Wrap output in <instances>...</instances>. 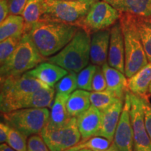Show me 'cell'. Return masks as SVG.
I'll use <instances>...</instances> for the list:
<instances>
[{"label":"cell","mask_w":151,"mask_h":151,"mask_svg":"<svg viewBox=\"0 0 151 151\" xmlns=\"http://www.w3.org/2000/svg\"><path fill=\"white\" fill-rule=\"evenodd\" d=\"M74 24L50 20H41L27 32L43 57L51 56L67 46L78 29Z\"/></svg>","instance_id":"6da1fadb"},{"label":"cell","mask_w":151,"mask_h":151,"mask_svg":"<svg viewBox=\"0 0 151 151\" xmlns=\"http://www.w3.org/2000/svg\"><path fill=\"white\" fill-rule=\"evenodd\" d=\"M119 20L124 38V74L129 78L145 67L148 60L138 30L135 15L121 12Z\"/></svg>","instance_id":"7a4b0ae2"},{"label":"cell","mask_w":151,"mask_h":151,"mask_svg":"<svg viewBox=\"0 0 151 151\" xmlns=\"http://www.w3.org/2000/svg\"><path fill=\"white\" fill-rule=\"evenodd\" d=\"M90 34L78 27L72 39L59 52L47 61L61 67L68 71L78 73L88 66L90 60Z\"/></svg>","instance_id":"3957f363"},{"label":"cell","mask_w":151,"mask_h":151,"mask_svg":"<svg viewBox=\"0 0 151 151\" xmlns=\"http://www.w3.org/2000/svg\"><path fill=\"white\" fill-rule=\"evenodd\" d=\"M46 60L38 50L28 34L24 32L13 53L1 65L0 79L21 76Z\"/></svg>","instance_id":"277c9868"},{"label":"cell","mask_w":151,"mask_h":151,"mask_svg":"<svg viewBox=\"0 0 151 151\" xmlns=\"http://www.w3.org/2000/svg\"><path fill=\"white\" fill-rule=\"evenodd\" d=\"M49 87L47 84L27 73L18 76L1 79V113L16 111L17 104L22 99L41 88Z\"/></svg>","instance_id":"5b68a950"},{"label":"cell","mask_w":151,"mask_h":151,"mask_svg":"<svg viewBox=\"0 0 151 151\" xmlns=\"http://www.w3.org/2000/svg\"><path fill=\"white\" fill-rule=\"evenodd\" d=\"M96 1L45 0L44 11L41 20H55L79 27L80 22Z\"/></svg>","instance_id":"8992f818"},{"label":"cell","mask_w":151,"mask_h":151,"mask_svg":"<svg viewBox=\"0 0 151 151\" xmlns=\"http://www.w3.org/2000/svg\"><path fill=\"white\" fill-rule=\"evenodd\" d=\"M1 114L9 127L31 137L39 134L46 127L50 112L47 108H24Z\"/></svg>","instance_id":"52a82bcc"},{"label":"cell","mask_w":151,"mask_h":151,"mask_svg":"<svg viewBox=\"0 0 151 151\" xmlns=\"http://www.w3.org/2000/svg\"><path fill=\"white\" fill-rule=\"evenodd\" d=\"M121 12L104 1H97L88 11V14L79 24L90 34L99 30L109 29L120 19Z\"/></svg>","instance_id":"ba28073f"},{"label":"cell","mask_w":151,"mask_h":151,"mask_svg":"<svg viewBox=\"0 0 151 151\" xmlns=\"http://www.w3.org/2000/svg\"><path fill=\"white\" fill-rule=\"evenodd\" d=\"M130 116L133 128V151H151V139L145 124L143 98L130 92Z\"/></svg>","instance_id":"9c48e42d"},{"label":"cell","mask_w":151,"mask_h":151,"mask_svg":"<svg viewBox=\"0 0 151 151\" xmlns=\"http://www.w3.org/2000/svg\"><path fill=\"white\" fill-rule=\"evenodd\" d=\"M130 108V92L128 90L124 97L123 109L113 139V142L120 151H133V128Z\"/></svg>","instance_id":"30bf717a"},{"label":"cell","mask_w":151,"mask_h":151,"mask_svg":"<svg viewBox=\"0 0 151 151\" xmlns=\"http://www.w3.org/2000/svg\"><path fill=\"white\" fill-rule=\"evenodd\" d=\"M108 64L111 67L124 73V44L122 29L120 20L111 28Z\"/></svg>","instance_id":"8fae6325"},{"label":"cell","mask_w":151,"mask_h":151,"mask_svg":"<svg viewBox=\"0 0 151 151\" xmlns=\"http://www.w3.org/2000/svg\"><path fill=\"white\" fill-rule=\"evenodd\" d=\"M123 106L124 101L120 100L101 111V127L96 136L104 137L113 142Z\"/></svg>","instance_id":"7c38bea8"},{"label":"cell","mask_w":151,"mask_h":151,"mask_svg":"<svg viewBox=\"0 0 151 151\" xmlns=\"http://www.w3.org/2000/svg\"><path fill=\"white\" fill-rule=\"evenodd\" d=\"M111 29H106L92 34L90 43V61L101 67L108 60Z\"/></svg>","instance_id":"4fadbf2b"},{"label":"cell","mask_w":151,"mask_h":151,"mask_svg":"<svg viewBox=\"0 0 151 151\" xmlns=\"http://www.w3.org/2000/svg\"><path fill=\"white\" fill-rule=\"evenodd\" d=\"M101 111L92 105L88 110L77 117L81 140H87L97 135L101 127Z\"/></svg>","instance_id":"5bb4252c"},{"label":"cell","mask_w":151,"mask_h":151,"mask_svg":"<svg viewBox=\"0 0 151 151\" xmlns=\"http://www.w3.org/2000/svg\"><path fill=\"white\" fill-rule=\"evenodd\" d=\"M106 81V90L114 94L118 99L124 101L128 91L127 78L124 73L111 67L108 62L101 66Z\"/></svg>","instance_id":"9a60e30c"},{"label":"cell","mask_w":151,"mask_h":151,"mask_svg":"<svg viewBox=\"0 0 151 151\" xmlns=\"http://www.w3.org/2000/svg\"><path fill=\"white\" fill-rule=\"evenodd\" d=\"M26 73L42 81L48 86L54 88L57 83L67 75L69 71L60 66L47 62L41 63L35 69Z\"/></svg>","instance_id":"2e32d148"},{"label":"cell","mask_w":151,"mask_h":151,"mask_svg":"<svg viewBox=\"0 0 151 151\" xmlns=\"http://www.w3.org/2000/svg\"><path fill=\"white\" fill-rule=\"evenodd\" d=\"M55 89L51 87L41 88L29 94L17 104L16 110L24 108H50L55 99Z\"/></svg>","instance_id":"e0dca14e"},{"label":"cell","mask_w":151,"mask_h":151,"mask_svg":"<svg viewBox=\"0 0 151 151\" xmlns=\"http://www.w3.org/2000/svg\"><path fill=\"white\" fill-rule=\"evenodd\" d=\"M151 84V62L128 78V90L132 93L142 98H148Z\"/></svg>","instance_id":"ac0fdd59"},{"label":"cell","mask_w":151,"mask_h":151,"mask_svg":"<svg viewBox=\"0 0 151 151\" xmlns=\"http://www.w3.org/2000/svg\"><path fill=\"white\" fill-rule=\"evenodd\" d=\"M122 13L151 17V0H103Z\"/></svg>","instance_id":"d6986e66"},{"label":"cell","mask_w":151,"mask_h":151,"mask_svg":"<svg viewBox=\"0 0 151 151\" xmlns=\"http://www.w3.org/2000/svg\"><path fill=\"white\" fill-rule=\"evenodd\" d=\"M69 97V94L56 92L48 122L49 124L54 127H62L71 118L67 109V102Z\"/></svg>","instance_id":"ffe728a7"},{"label":"cell","mask_w":151,"mask_h":151,"mask_svg":"<svg viewBox=\"0 0 151 151\" xmlns=\"http://www.w3.org/2000/svg\"><path fill=\"white\" fill-rule=\"evenodd\" d=\"M90 106V92L78 89L69 95L67 102V109L69 116L77 118L88 110Z\"/></svg>","instance_id":"44dd1931"},{"label":"cell","mask_w":151,"mask_h":151,"mask_svg":"<svg viewBox=\"0 0 151 151\" xmlns=\"http://www.w3.org/2000/svg\"><path fill=\"white\" fill-rule=\"evenodd\" d=\"M24 20L20 15L9 14L0 24V41L12 36L23 35Z\"/></svg>","instance_id":"7402d4cb"},{"label":"cell","mask_w":151,"mask_h":151,"mask_svg":"<svg viewBox=\"0 0 151 151\" xmlns=\"http://www.w3.org/2000/svg\"><path fill=\"white\" fill-rule=\"evenodd\" d=\"M45 0H28L21 16L24 20V32H27L34 24L42 18Z\"/></svg>","instance_id":"603a6c76"},{"label":"cell","mask_w":151,"mask_h":151,"mask_svg":"<svg viewBox=\"0 0 151 151\" xmlns=\"http://www.w3.org/2000/svg\"><path fill=\"white\" fill-rule=\"evenodd\" d=\"M81 134L78 129L77 118L71 117L62 127V151L71 148L81 141Z\"/></svg>","instance_id":"cb8c5ba5"},{"label":"cell","mask_w":151,"mask_h":151,"mask_svg":"<svg viewBox=\"0 0 151 151\" xmlns=\"http://www.w3.org/2000/svg\"><path fill=\"white\" fill-rule=\"evenodd\" d=\"M39 135L50 151H62V127H57L47 123Z\"/></svg>","instance_id":"d4e9b609"},{"label":"cell","mask_w":151,"mask_h":151,"mask_svg":"<svg viewBox=\"0 0 151 151\" xmlns=\"http://www.w3.org/2000/svg\"><path fill=\"white\" fill-rule=\"evenodd\" d=\"M136 17V22L148 62H151V17Z\"/></svg>","instance_id":"484cf974"},{"label":"cell","mask_w":151,"mask_h":151,"mask_svg":"<svg viewBox=\"0 0 151 151\" xmlns=\"http://www.w3.org/2000/svg\"><path fill=\"white\" fill-rule=\"evenodd\" d=\"M111 143V141L105 138L94 136L87 140H81L75 146L67 149L65 151H76L81 149H90L94 151L105 150L110 147Z\"/></svg>","instance_id":"4316f807"},{"label":"cell","mask_w":151,"mask_h":151,"mask_svg":"<svg viewBox=\"0 0 151 151\" xmlns=\"http://www.w3.org/2000/svg\"><path fill=\"white\" fill-rule=\"evenodd\" d=\"M121 99H118L114 94L107 90L101 92H90V102L91 105L100 111H104L109 108L113 104L118 102ZM122 101V100H121Z\"/></svg>","instance_id":"83f0119b"},{"label":"cell","mask_w":151,"mask_h":151,"mask_svg":"<svg viewBox=\"0 0 151 151\" xmlns=\"http://www.w3.org/2000/svg\"><path fill=\"white\" fill-rule=\"evenodd\" d=\"M97 65H88L77 75V87L78 89L92 91V83Z\"/></svg>","instance_id":"f1b7e54d"},{"label":"cell","mask_w":151,"mask_h":151,"mask_svg":"<svg viewBox=\"0 0 151 151\" xmlns=\"http://www.w3.org/2000/svg\"><path fill=\"white\" fill-rule=\"evenodd\" d=\"M56 92L70 94L74 92L77 87V74L73 71H69L67 75L57 83L55 86Z\"/></svg>","instance_id":"f546056e"},{"label":"cell","mask_w":151,"mask_h":151,"mask_svg":"<svg viewBox=\"0 0 151 151\" xmlns=\"http://www.w3.org/2000/svg\"><path fill=\"white\" fill-rule=\"evenodd\" d=\"M24 35V34H23ZM23 35L10 37L0 43V64L2 65L18 46Z\"/></svg>","instance_id":"4dcf8cb0"},{"label":"cell","mask_w":151,"mask_h":151,"mask_svg":"<svg viewBox=\"0 0 151 151\" xmlns=\"http://www.w3.org/2000/svg\"><path fill=\"white\" fill-rule=\"evenodd\" d=\"M27 136L10 127L6 143L16 151H27Z\"/></svg>","instance_id":"1f68e13d"},{"label":"cell","mask_w":151,"mask_h":151,"mask_svg":"<svg viewBox=\"0 0 151 151\" xmlns=\"http://www.w3.org/2000/svg\"><path fill=\"white\" fill-rule=\"evenodd\" d=\"M106 81L102 68L97 66L92 83V91L101 92L106 90Z\"/></svg>","instance_id":"d6a6232c"},{"label":"cell","mask_w":151,"mask_h":151,"mask_svg":"<svg viewBox=\"0 0 151 151\" xmlns=\"http://www.w3.org/2000/svg\"><path fill=\"white\" fill-rule=\"evenodd\" d=\"M27 151H50L39 134L31 136L27 140Z\"/></svg>","instance_id":"836d02e7"},{"label":"cell","mask_w":151,"mask_h":151,"mask_svg":"<svg viewBox=\"0 0 151 151\" xmlns=\"http://www.w3.org/2000/svg\"><path fill=\"white\" fill-rule=\"evenodd\" d=\"M27 1L28 0H9L10 14L21 16Z\"/></svg>","instance_id":"e575fe53"},{"label":"cell","mask_w":151,"mask_h":151,"mask_svg":"<svg viewBox=\"0 0 151 151\" xmlns=\"http://www.w3.org/2000/svg\"><path fill=\"white\" fill-rule=\"evenodd\" d=\"M143 109H144L145 124L149 137L151 139V104L148 98H143Z\"/></svg>","instance_id":"d590c367"},{"label":"cell","mask_w":151,"mask_h":151,"mask_svg":"<svg viewBox=\"0 0 151 151\" xmlns=\"http://www.w3.org/2000/svg\"><path fill=\"white\" fill-rule=\"evenodd\" d=\"M10 14L9 0H0V22H3Z\"/></svg>","instance_id":"8d00e7d4"},{"label":"cell","mask_w":151,"mask_h":151,"mask_svg":"<svg viewBox=\"0 0 151 151\" xmlns=\"http://www.w3.org/2000/svg\"><path fill=\"white\" fill-rule=\"evenodd\" d=\"M10 131V127L5 123L4 122H1L0 123V142L1 143H6L8 136Z\"/></svg>","instance_id":"74e56055"},{"label":"cell","mask_w":151,"mask_h":151,"mask_svg":"<svg viewBox=\"0 0 151 151\" xmlns=\"http://www.w3.org/2000/svg\"><path fill=\"white\" fill-rule=\"evenodd\" d=\"M0 151H16L15 150L14 148H11V146H9L6 143H1V146H0Z\"/></svg>","instance_id":"f35d334b"},{"label":"cell","mask_w":151,"mask_h":151,"mask_svg":"<svg viewBox=\"0 0 151 151\" xmlns=\"http://www.w3.org/2000/svg\"><path fill=\"white\" fill-rule=\"evenodd\" d=\"M101 151H120L119 149L118 148V147L116 146V144H115L114 142H112V143L111 144L110 147L108 149H106V150H101Z\"/></svg>","instance_id":"ab89813d"},{"label":"cell","mask_w":151,"mask_h":151,"mask_svg":"<svg viewBox=\"0 0 151 151\" xmlns=\"http://www.w3.org/2000/svg\"><path fill=\"white\" fill-rule=\"evenodd\" d=\"M76 151H94V150H90V149H81V150H78Z\"/></svg>","instance_id":"60d3db41"},{"label":"cell","mask_w":151,"mask_h":151,"mask_svg":"<svg viewBox=\"0 0 151 151\" xmlns=\"http://www.w3.org/2000/svg\"><path fill=\"white\" fill-rule=\"evenodd\" d=\"M149 94H150V95H151V84H150V88H149Z\"/></svg>","instance_id":"b9f144b4"}]
</instances>
